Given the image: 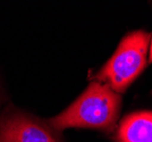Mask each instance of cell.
Returning <instances> with one entry per match:
<instances>
[{
	"instance_id": "obj_1",
	"label": "cell",
	"mask_w": 152,
	"mask_h": 142,
	"mask_svg": "<svg viewBox=\"0 0 152 142\" xmlns=\"http://www.w3.org/2000/svg\"><path fill=\"white\" fill-rule=\"evenodd\" d=\"M121 97L108 84L94 81L67 109L47 124L56 132L68 127L111 131L119 117Z\"/></svg>"
},
{
	"instance_id": "obj_2",
	"label": "cell",
	"mask_w": 152,
	"mask_h": 142,
	"mask_svg": "<svg viewBox=\"0 0 152 142\" xmlns=\"http://www.w3.org/2000/svg\"><path fill=\"white\" fill-rule=\"evenodd\" d=\"M150 34L142 30L123 38L111 58L96 73L95 80L108 84L115 92L123 93L144 70Z\"/></svg>"
},
{
	"instance_id": "obj_3",
	"label": "cell",
	"mask_w": 152,
	"mask_h": 142,
	"mask_svg": "<svg viewBox=\"0 0 152 142\" xmlns=\"http://www.w3.org/2000/svg\"><path fill=\"white\" fill-rule=\"evenodd\" d=\"M0 142H60L57 132L38 118L20 111L0 117Z\"/></svg>"
},
{
	"instance_id": "obj_4",
	"label": "cell",
	"mask_w": 152,
	"mask_h": 142,
	"mask_svg": "<svg viewBox=\"0 0 152 142\" xmlns=\"http://www.w3.org/2000/svg\"><path fill=\"white\" fill-rule=\"evenodd\" d=\"M116 142H152V111H135L121 121Z\"/></svg>"
},
{
	"instance_id": "obj_5",
	"label": "cell",
	"mask_w": 152,
	"mask_h": 142,
	"mask_svg": "<svg viewBox=\"0 0 152 142\" xmlns=\"http://www.w3.org/2000/svg\"><path fill=\"white\" fill-rule=\"evenodd\" d=\"M149 61L152 63V38H151V43H150V55H149Z\"/></svg>"
}]
</instances>
